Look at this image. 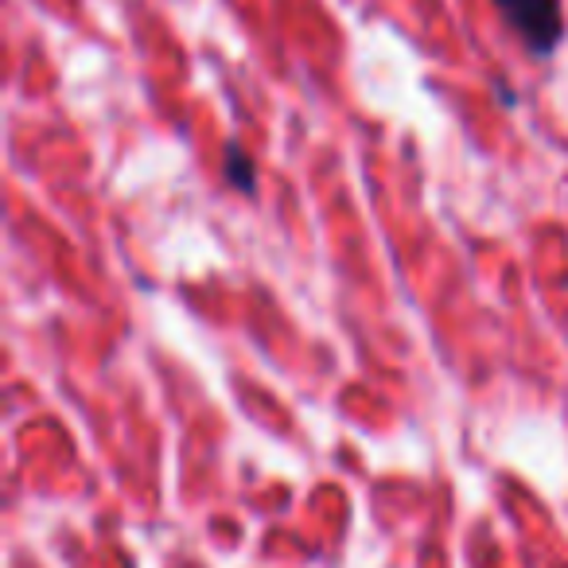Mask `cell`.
<instances>
[{
  "label": "cell",
  "instance_id": "obj_2",
  "mask_svg": "<svg viewBox=\"0 0 568 568\" xmlns=\"http://www.w3.org/2000/svg\"><path fill=\"white\" fill-rule=\"evenodd\" d=\"M222 175H226V183H230V187H237V191L257 187V183H253V180H257V172H253V160L245 156L234 141L226 144V156H222Z\"/></svg>",
  "mask_w": 568,
  "mask_h": 568
},
{
  "label": "cell",
  "instance_id": "obj_1",
  "mask_svg": "<svg viewBox=\"0 0 568 568\" xmlns=\"http://www.w3.org/2000/svg\"><path fill=\"white\" fill-rule=\"evenodd\" d=\"M495 9L537 59H549L565 40V17L557 0H495Z\"/></svg>",
  "mask_w": 568,
  "mask_h": 568
}]
</instances>
